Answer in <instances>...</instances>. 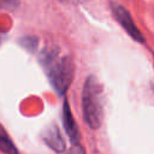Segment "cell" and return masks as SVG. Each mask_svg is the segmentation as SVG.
<instances>
[{
	"mask_svg": "<svg viewBox=\"0 0 154 154\" xmlns=\"http://www.w3.org/2000/svg\"><path fill=\"white\" fill-rule=\"evenodd\" d=\"M112 6V11H113V14L117 17V20L119 22V24L123 26V29L131 36V38H134L135 41L137 42H141L143 43L144 42V38H143V35L141 34V31L137 29V26L135 25L130 13L128 12L126 8H124L123 6H120L119 4H116V2H112L111 4Z\"/></svg>",
	"mask_w": 154,
	"mask_h": 154,
	"instance_id": "obj_3",
	"label": "cell"
},
{
	"mask_svg": "<svg viewBox=\"0 0 154 154\" xmlns=\"http://www.w3.org/2000/svg\"><path fill=\"white\" fill-rule=\"evenodd\" d=\"M64 154H85V150L79 144H73L69 150H66Z\"/></svg>",
	"mask_w": 154,
	"mask_h": 154,
	"instance_id": "obj_8",
	"label": "cell"
},
{
	"mask_svg": "<svg viewBox=\"0 0 154 154\" xmlns=\"http://www.w3.org/2000/svg\"><path fill=\"white\" fill-rule=\"evenodd\" d=\"M43 141L46 142V144L52 148L54 152H64L66 148L65 141L63 140L60 131L57 126H51L46 130V132L43 134Z\"/></svg>",
	"mask_w": 154,
	"mask_h": 154,
	"instance_id": "obj_5",
	"label": "cell"
},
{
	"mask_svg": "<svg viewBox=\"0 0 154 154\" xmlns=\"http://www.w3.org/2000/svg\"><path fill=\"white\" fill-rule=\"evenodd\" d=\"M63 123H64V128L67 132L69 138L71 140V142L73 144H78L79 141V131L77 128V124L72 117L69 102L65 100L64 101V107H63Z\"/></svg>",
	"mask_w": 154,
	"mask_h": 154,
	"instance_id": "obj_4",
	"label": "cell"
},
{
	"mask_svg": "<svg viewBox=\"0 0 154 154\" xmlns=\"http://www.w3.org/2000/svg\"><path fill=\"white\" fill-rule=\"evenodd\" d=\"M0 150L6 154H18V150L5 129L0 125Z\"/></svg>",
	"mask_w": 154,
	"mask_h": 154,
	"instance_id": "obj_6",
	"label": "cell"
},
{
	"mask_svg": "<svg viewBox=\"0 0 154 154\" xmlns=\"http://www.w3.org/2000/svg\"><path fill=\"white\" fill-rule=\"evenodd\" d=\"M82 111L89 128L99 129L103 118V94L100 82L93 75L88 76L83 84Z\"/></svg>",
	"mask_w": 154,
	"mask_h": 154,
	"instance_id": "obj_2",
	"label": "cell"
},
{
	"mask_svg": "<svg viewBox=\"0 0 154 154\" xmlns=\"http://www.w3.org/2000/svg\"><path fill=\"white\" fill-rule=\"evenodd\" d=\"M43 66L55 93L64 95L69 89L75 73V65L70 57L60 55L59 51H47L42 58Z\"/></svg>",
	"mask_w": 154,
	"mask_h": 154,
	"instance_id": "obj_1",
	"label": "cell"
},
{
	"mask_svg": "<svg viewBox=\"0 0 154 154\" xmlns=\"http://www.w3.org/2000/svg\"><path fill=\"white\" fill-rule=\"evenodd\" d=\"M57 1L63 2V4H67V5H79V4L88 2L90 0H57Z\"/></svg>",
	"mask_w": 154,
	"mask_h": 154,
	"instance_id": "obj_9",
	"label": "cell"
},
{
	"mask_svg": "<svg viewBox=\"0 0 154 154\" xmlns=\"http://www.w3.org/2000/svg\"><path fill=\"white\" fill-rule=\"evenodd\" d=\"M18 6V0H0V8L12 10Z\"/></svg>",
	"mask_w": 154,
	"mask_h": 154,
	"instance_id": "obj_7",
	"label": "cell"
}]
</instances>
